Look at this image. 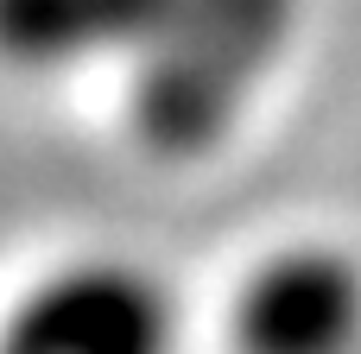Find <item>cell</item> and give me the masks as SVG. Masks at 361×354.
Listing matches in <instances>:
<instances>
[{
	"label": "cell",
	"mask_w": 361,
	"mask_h": 354,
	"mask_svg": "<svg viewBox=\"0 0 361 354\" xmlns=\"http://www.w3.org/2000/svg\"><path fill=\"white\" fill-rule=\"evenodd\" d=\"M178 291L127 253H70L0 310V354H178Z\"/></svg>",
	"instance_id": "cell-1"
},
{
	"label": "cell",
	"mask_w": 361,
	"mask_h": 354,
	"mask_svg": "<svg viewBox=\"0 0 361 354\" xmlns=\"http://www.w3.org/2000/svg\"><path fill=\"white\" fill-rule=\"evenodd\" d=\"M235 354H361V253L286 241L247 266L228 304Z\"/></svg>",
	"instance_id": "cell-2"
},
{
	"label": "cell",
	"mask_w": 361,
	"mask_h": 354,
	"mask_svg": "<svg viewBox=\"0 0 361 354\" xmlns=\"http://www.w3.org/2000/svg\"><path fill=\"white\" fill-rule=\"evenodd\" d=\"M184 0H0V57L19 70H70L121 44L165 38Z\"/></svg>",
	"instance_id": "cell-3"
}]
</instances>
